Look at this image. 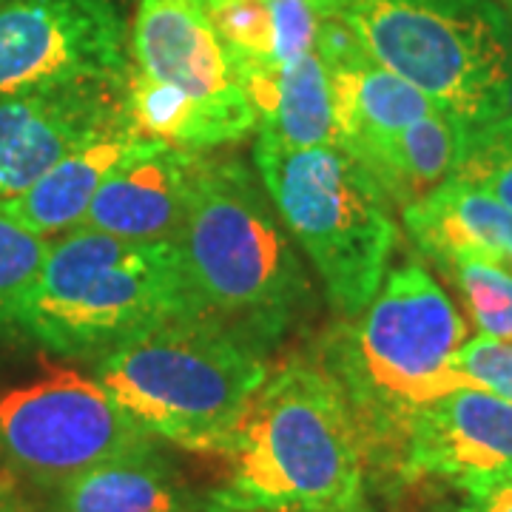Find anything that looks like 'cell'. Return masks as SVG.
<instances>
[{"instance_id": "obj_13", "label": "cell", "mask_w": 512, "mask_h": 512, "mask_svg": "<svg viewBox=\"0 0 512 512\" xmlns=\"http://www.w3.org/2000/svg\"><path fill=\"white\" fill-rule=\"evenodd\" d=\"M197 157L200 151L151 140L111 171L77 228L128 242H174Z\"/></svg>"}, {"instance_id": "obj_24", "label": "cell", "mask_w": 512, "mask_h": 512, "mask_svg": "<svg viewBox=\"0 0 512 512\" xmlns=\"http://www.w3.org/2000/svg\"><path fill=\"white\" fill-rule=\"evenodd\" d=\"M456 370L481 390L512 402V342L476 336L456 353Z\"/></svg>"}, {"instance_id": "obj_5", "label": "cell", "mask_w": 512, "mask_h": 512, "mask_svg": "<svg viewBox=\"0 0 512 512\" xmlns=\"http://www.w3.org/2000/svg\"><path fill=\"white\" fill-rule=\"evenodd\" d=\"M268 362L220 328L174 316L109 350L94 379L154 439L225 456Z\"/></svg>"}, {"instance_id": "obj_23", "label": "cell", "mask_w": 512, "mask_h": 512, "mask_svg": "<svg viewBox=\"0 0 512 512\" xmlns=\"http://www.w3.org/2000/svg\"><path fill=\"white\" fill-rule=\"evenodd\" d=\"M49 251V239L20 228L0 214V330H9L20 302L35 285L40 265Z\"/></svg>"}, {"instance_id": "obj_21", "label": "cell", "mask_w": 512, "mask_h": 512, "mask_svg": "<svg viewBox=\"0 0 512 512\" xmlns=\"http://www.w3.org/2000/svg\"><path fill=\"white\" fill-rule=\"evenodd\" d=\"M453 180L481 188L512 211V109L467 128Z\"/></svg>"}, {"instance_id": "obj_2", "label": "cell", "mask_w": 512, "mask_h": 512, "mask_svg": "<svg viewBox=\"0 0 512 512\" xmlns=\"http://www.w3.org/2000/svg\"><path fill=\"white\" fill-rule=\"evenodd\" d=\"M365 436L325 367H276L225 450L228 476L208 512H359Z\"/></svg>"}, {"instance_id": "obj_26", "label": "cell", "mask_w": 512, "mask_h": 512, "mask_svg": "<svg viewBox=\"0 0 512 512\" xmlns=\"http://www.w3.org/2000/svg\"><path fill=\"white\" fill-rule=\"evenodd\" d=\"M495 6H498V9H501V12H504V15H507V18L512 20V0H493Z\"/></svg>"}, {"instance_id": "obj_27", "label": "cell", "mask_w": 512, "mask_h": 512, "mask_svg": "<svg viewBox=\"0 0 512 512\" xmlns=\"http://www.w3.org/2000/svg\"><path fill=\"white\" fill-rule=\"evenodd\" d=\"M359 512H370V510H359Z\"/></svg>"}, {"instance_id": "obj_3", "label": "cell", "mask_w": 512, "mask_h": 512, "mask_svg": "<svg viewBox=\"0 0 512 512\" xmlns=\"http://www.w3.org/2000/svg\"><path fill=\"white\" fill-rule=\"evenodd\" d=\"M188 316L174 242H128L72 228L49 242L9 330L66 356H89Z\"/></svg>"}, {"instance_id": "obj_9", "label": "cell", "mask_w": 512, "mask_h": 512, "mask_svg": "<svg viewBox=\"0 0 512 512\" xmlns=\"http://www.w3.org/2000/svg\"><path fill=\"white\" fill-rule=\"evenodd\" d=\"M128 72V23L114 0H0V94L126 83Z\"/></svg>"}, {"instance_id": "obj_22", "label": "cell", "mask_w": 512, "mask_h": 512, "mask_svg": "<svg viewBox=\"0 0 512 512\" xmlns=\"http://www.w3.org/2000/svg\"><path fill=\"white\" fill-rule=\"evenodd\" d=\"M453 276L481 336L512 342V274L476 259H453L441 265Z\"/></svg>"}, {"instance_id": "obj_11", "label": "cell", "mask_w": 512, "mask_h": 512, "mask_svg": "<svg viewBox=\"0 0 512 512\" xmlns=\"http://www.w3.org/2000/svg\"><path fill=\"white\" fill-rule=\"evenodd\" d=\"M399 447L407 478L470 493L512 473V402L481 387L453 390L407 416Z\"/></svg>"}, {"instance_id": "obj_8", "label": "cell", "mask_w": 512, "mask_h": 512, "mask_svg": "<svg viewBox=\"0 0 512 512\" xmlns=\"http://www.w3.org/2000/svg\"><path fill=\"white\" fill-rule=\"evenodd\" d=\"M154 441L103 384L74 370L0 393V458L40 484L60 487Z\"/></svg>"}, {"instance_id": "obj_19", "label": "cell", "mask_w": 512, "mask_h": 512, "mask_svg": "<svg viewBox=\"0 0 512 512\" xmlns=\"http://www.w3.org/2000/svg\"><path fill=\"white\" fill-rule=\"evenodd\" d=\"M464 137L467 126L436 109L387 137L353 148L350 154L382 185L390 205H402L404 211L453 177Z\"/></svg>"}, {"instance_id": "obj_12", "label": "cell", "mask_w": 512, "mask_h": 512, "mask_svg": "<svg viewBox=\"0 0 512 512\" xmlns=\"http://www.w3.org/2000/svg\"><path fill=\"white\" fill-rule=\"evenodd\" d=\"M128 46L131 72L151 83L217 106H251L200 0H137Z\"/></svg>"}, {"instance_id": "obj_14", "label": "cell", "mask_w": 512, "mask_h": 512, "mask_svg": "<svg viewBox=\"0 0 512 512\" xmlns=\"http://www.w3.org/2000/svg\"><path fill=\"white\" fill-rule=\"evenodd\" d=\"M319 52L328 63L342 148L353 151L436 111L427 94L367 57L330 18H325L319 32Z\"/></svg>"}, {"instance_id": "obj_18", "label": "cell", "mask_w": 512, "mask_h": 512, "mask_svg": "<svg viewBox=\"0 0 512 512\" xmlns=\"http://www.w3.org/2000/svg\"><path fill=\"white\" fill-rule=\"evenodd\" d=\"M242 77L308 55L325 23L322 0H200Z\"/></svg>"}, {"instance_id": "obj_15", "label": "cell", "mask_w": 512, "mask_h": 512, "mask_svg": "<svg viewBox=\"0 0 512 512\" xmlns=\"http://www.w3.org/2000/svg\"><path fill=\"white\" fill-rule=\"evenodd\" d=\"M402 217L413 242L439 265L476 259L512 274V211L481 188L450 177Z\"/></svg>"}, {"instance_id": "obj_25", "label": "cell", "mask_w": 512, "mask_h": 512, "mask_svg": "<svg viewBox=\"0 0 512 512\" xmlns=\"http://www.w3.org/2000/svg\"><path fill=\"white\" fill-rule=\"evenodd\" d=\"M458 512H512V473L464 493Z\"/></svg>"}, {"instance_id": "obj_4", "label": "cell", "mask_w": 512, "mask_h": 512, "mask_svg": "<svg viewBox=\"0 0 512 512\" xmlns=\"http://www.w3.org/2000/svg\"><path fill=\"white\" fill-rule=\"evenodd\" d=\"M467 322L421 265L387 271L365 311L330 345L328 370L348 396L367 441H402L407 416L473 387L456 370Z\"/></svg>"}, {"instance_id": "obj_20", "label": "cell", "mask_w": 512, "mask_h": 512, "mask_svg": "<svg viewBox=\"0 0 512 512\" xmlns=\"http://www.w3.org/2000/svg\"><path fill=\"white\" fill-rule=\"evenodd\" d=\"M57 512H208L157 447L111 458L57 487Z\"/></svg>"}, {"instance_id": "obj_17", "label": "cell", "mask_w": 512, "mask_h": 512, "mask_svg": "<svg viewBox=\"0 0 512 512\" xmlns=\"http://www.w3.org/2000/svg\"><path fill=\"white\" fill-rule=\"evenodd\" d=\"M256 111V134L291 148L339 146V123L325 57L316 49L282 66L239 77Z\"/></svg>"}, {"instance_id": "obj_10", "label": "cell", "mask_w": 512, "mask_h": 512, "mask_svg": "<svg viewBox=\"0 0 512 512\" xmlns=\"http://www.w3.org/2000/svg\"><path fill=\"white\" fill-rule=\"evenodd\" d=\"M123 94L126 83L111 80L0 94V202L29 191L77 148L128 126Z\"/></svg>"}, {"instance_id": "obj_16", "label": "cell", "mask_w": 512, "mask_h": 512, "mask_svg": "<svg viewBox=\"0 0 512 512\" xmlns=\"http://www.w3.org/2000/svg\"><path fill=\"white\" fill-rule=\"evenodd\" d=\"M148 143L151 140L140 137L131 126L111 128L103 137L63 157L29 191H23L15 200L0 202V214H6L37 237H60L83 222L94 194L111 171L137 151H143Z\"/></svg>"}, {"instance_id": "obj_7", "label": "cell", "mask_w": 512, "mask_h": 512, "mask_svg": "<svg viewBox=\"0 0 512 512\" xmlns=\"http://www.w3.org/2000/svg\"><path fill=\"white\" fill-rule=\"evenodd\" d=\"M254 165L333 308L359 316L376 296L399 228L382 185L348 148H291L256 134Z\"/></svg>"}, {"instance_id": "obj_1", "label": "cell", "mask_w": 512, "mask_h": 512, "mask_svg": "<svg viewBox=\"0 0 512 512\" xmlns=\"http://www.w3.org/2000/svg\"><path fill=\"white\" fill-rule=\"evenodd\" d=\"M174 248L188 316L259 356L311 311V276L291 234L237 157L200 151Z\"/></svg>"}, {"instance_id": "obj_6", "label": "cell", "mask_w": 512, "mask_h": 512, "mask_svg": "<svg viewBox=\"0 0 512 512\" xmlns=\"http://www.w3.org/2000/svg\"><path fill=\"white\" fill-rule=\"evenodd\" d=\"M356 46L473 128L512 109V20L493 0H322Z\"/></svg>"}]
</instances>
